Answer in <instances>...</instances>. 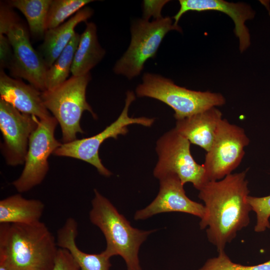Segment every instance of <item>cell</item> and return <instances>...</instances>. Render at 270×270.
Segmentation results:
<instances>
[{
  "label": "cell",
  "instance_id": "obj_1",
  "mask_svg": "<svg viewBox=\"0 0 270 270\" xmlns=\"http://www.w3.org/2000/svg\"><path fill=\"white\" fill-rule=\"evenodd\" d=\"M248 170L209 181L198 190V197L206 209L200 227L206 228L208 240L218 252L224 250L226 244L250 224L252 209L248 201Z\"/></svg>",
  "mask_w": 270,
  "mask_h": 270
},
{
  "label": "cell",
  "instance_id": "obj_2",
  "mask_svg": "<svg viewBox=\"0 0 270 270\" xmlns=\"http://www.w3.org/2000/svg\"><path fill=\"white\" fill-rule=\"evenodd\" d=\"M42 222L0 224V260L9 270H52L58 248Z\"/></svg>",
  "mask_w": 270,
  "mask_h": 270
},
{
  "label": "cell",
  "instance_id": "obj_3",
  "mask_svg": "<svg viewBox=\"0 0 270 270\" xmlns=\"http://www.w3.org/2000/svg\"><path fill=\"white\" fill-rule=\"evenodd\" d=\"M94 194L89 218L105 237L106 246L102 252L110 258L120 256L124 260L128 270H142L139 250L155 230H142L132 227L107 198L96 189Z\"/></svg>",
  "mask_w": 270,
  "mask_h": 270
},
{
  "label": "cell",
  "instance_id": "obj_4",
  "mask_svg": "<svg viewBox=\"0 0 270 270\" xmlns=\"http://www.w3.org/2000/svg\"><path fill=\"white\" fill-rule=\"evenodd\" d=\"M136 92L138 97L154 98L172 108L176 120L222 106L226 102L220 93L188 90L176 85L170 78L150 72L143 74Z\"/></svg>",
  "mask_w": 270,
  "mask_h": 270
},
{
  "label": "cell",
  "instance_id": "obj_5",
  "mask_svg": "<svg viewBox=\"0 0 270 270\" xmlns=\"http://www.w3.org/2000/svg\"><path fill=\"white\" fill-rule=\"evenodd\" d=\"M90 80V73L80 76H72L56 88L42 92L45 106L60 126L63 143L74 140L78 133L84 132L80 120L84 111L96 118L86 100V90Z\"/></svg>",
  "mask_w": 270,
  "mask_h": 270
},
{
  "label": "cell",
  "instance_id": "obj_6",
  "mask_svg": "<svg viewBox=\"0 0 270 270\" xmlns=\"http://www.w3.org/2000/svg\"><path fill=\"white\" fill-rule=\"evenodd\" d=\"M171 30L182 32L169 16L161 17L152 21L143 18L135 19L131 24L130 42L124 54L114 64L113 72L128 80L139 76L145 62L154 58L166 35Z\"/></svg>",
  "mask_w": 270,
  "mask_h": 270
},
{
  "label": "cell",
  "instance_id": "obj_7",
  "mask_svg": "<svg viewBox=\"0 0 270 270\" xmlns=\"http://www.w3.org/2000/svg\"><path fill=\"white\" fill-rule=\"evenodd\" d=\"M0 34L7 36L12 48L13 58L8 68L11 74L27 80L40 92L46 90L48 68L39 52L32 47L26 28L8 4H0Z\"/></svg>",
  "mask_w": 270,
  "mask_h": 270
},
{
  "label": "cell",
  "instance_id": "obj_8",
  "mask_svg": "<svg viewBox=\"0 0 270 270\" xmlns=\"http://www.w3.org/2000/svg\"><path fill=\"white\" fill-rule=\"evenodd\" d=\"M190 144L174 128L161 136L156 143L158 158L154 176L159 180L168 174H174L184 185L190 182L198 190L209 182L203 165L193 158Z\"/></svg>",
  "mask_w": 270,
  "mask_h": 270
},
{
  "label": "cell",
  "instance_id": "obj_9",
  "mask_svg": "<svg viewBox=\"0 0 270 270\" xmlns=\"http://www.w3.org/2000/svg\"><path fill=\"white\" fill-rule=\"evenodd\" d=\"M135 98L134 94L128 91L124 108L114 122L92 136L62 144L53 154L83 160L94 166L101 175L106 177L110 176L112 172L104 167L99 156V148L102 142L109 138L116 139L119 135H125L128 132V126L130 124H138L150 127L154 121V118H134L128 116L129 107Z\"/></svg>",
  "mask_w": 270,
  "mask_h": 270
},
{
  "label": "cell",
  "instance_id": "obj_10",
  "mask_svg": "<svg viewBox=\"0 0 270 270\" xmlns=\"http://www.w3.org/2000/svg\"><path fill=\"white\" fill-rule=\"evenodd\" d=\"M250 139L243 128L222 118L202 164L209 181L222 179L241 163Z\"/></svg>",
  "mask_w": 270,
  "mask_h": 270
},
{
  "label": "cell",
  "instance_id": "obj_11",
  "mask_svg": "<svg viewBox=\"0 0 270 270\" xmlns=\"http://www.w3.org/2000/svg\"><path fill=\"white\" fill-rule=\"evenodd\" d=\"M58 121L54 116L39 120L29 140L24 166L12 185L20 192L40 184L48 170V158L62 144L54 136Z\"/></svg>",
  "mask_w": 270,
  "mask_h": 270
},
{
  "label": "cell",
  "instance_id": "obj_12",
  "mask_svg": "<svg viewBox=\"0 0 270 270\" xmlns=\"http://www.w3.org/2000/svg\"><path fill=\"white\" fill-rule=\"evenodd\" d=\"M38 121L37 117L22 113L0 99V130L3 138L0 148L8 165L24 163L30 138Z\"/></svg>",
  "mask_w": 270,
  "mask_h": 270
},
{
  "label": "cell",
  "instance_id": "obj_13",
  "mask_svg": "<svg viewBox=\"0 0 270 270\" xmlns=\"http://www.w3.org/2000/svg\"><path fill=\"white\" fill-rule=\"evenodd\" d=\"M159 192L146 207L136 212V220H144L160 213L180 212L202 219L205 214L204 205L188 198L178 176L168 174L160 179Z\"/></svg>",
  "mask_w": 270,
  "mask_h": 270
},
{
  "label": "cell",
  "instance_id": "obj_14",
  "mask_svg": "<svg viewBox=\"0 0 270 270\" xmlns=\"http://www.w3.org/2000/svg\"><path fill=\"white\" fill-rule=\"evenodd\" d=\"M179 3L180 10L172 18L175 25H178L180 18L188 11L220 12L228 16L234 22V33L239 40L240 52H244L250 46V34L245 22L253 19L256 14L250 5L244 2H230L222 0H180Z\"/></svg>",
  "mask_w": 270,
  "mask_h": 270
},
{
  "label": "cell",
  "instance_id": "obj_15",
  "mask_svg": "<svg viewBox=\"0 0 270 270\" xmlns=\"http://www.w3.org/2000/svg\"><path fill=\"white\" fill-rule=\"evenodd\" d=\"M0 97L20 112L39 120L51 116L43 102L42 92L20 80L10 78L3 70H0Z\"/></svg>",
  "mask_w": 270,
  "mask_h": 270
},
{
  "label": "cell",
  "instance_id": "obj_16",
  "mask_svg": "<svg viewBox=\"0 0 270 270\" xmlns=\"http://www.w3.org/2000/svg\"><path fill=\"white\" fill-rule=\"evenodd\" d=\"M222 112L216 107L182 120H178L176 130L190 144L197 145L208 152L213 143Z\"/></svg>",
  "mask_w": 270,
  "mask_h": 270
},
{
  "label": "cell",
  "instance_id": "obj_17",
  "mask_svg": "<svg viewBox=\"0 0 270 270\" xmlns=\"http://www.w3.org/2000/svg\"><path fill=\"white\" fill-rule=\"evenodd\" d=\"M93 14L94 10L86 6L66 22L46 30L39 52L48 68L52 65L74 35L76 26L82 22H86Z\"/></svg>",
  "mask_w": 270,
  "mask_h": 270
},
{
  "label": "cell",
  "instance_id": "obj_18",
  "mask_svg": "<svg viewBox=\"0 0 270 270\" xmlns=\"http://www.w3.org/2000/svg\"><path fill=\"white\" fill-rule=\"evenodd\" d=\"M78 224L70 218L57 232L56 242L59 248L67 250L78 264L80 270H109L110 258L102 252L99 254H89L80 250L76 242Z\"/></svg>",
  "mask_w": 270,
  "mask_h": 270
},
{
  "label": "cell",
  "instance_id": "obj_19",
  "mask_svg": "<svg viewBox=\"0 0 270 270\" xmlns=\"http://www.w3.org/2000/svg\"><path fill=\"white\" fill-rule=\"evenodd\" d=\"M106 53L98 42L96 24L86 22L74 56L71 68L72 76H80L90 73V70L103 59Z\"/></svg>",
  "mask_w": 270,
  "mask_h": 270
},
{
  "label": "cell",
  "instance_id": "obj_20",
  "mask_svg": "<svg viewBox=\"0 0 270 270\" xmlns=\"http://www.w3.org/2000/svg\"><path fill=\"white\" fill-rule=\"evenodd\" d=\"M44 208V203L26 199L20 194L0 201V224H33L40 222Z\"/></svg>",
  "mask_w": 270,
  "mask_h": 270
},
{
  "label": "cell",
  "instance_id": "obj_21",
  "mask_svg": "<svg viewBox=\"0 0 270 270\" xmlns=\"http://www.w3.org/2000/svg\"><path fill=\"white\" fill-rule=\"evenodd\" d=\"M52 0H12L7 2L26 17L30 34L35 38L44 37L46 20Z\"/></svg>",
  "mask_w": 270,
  "mask_h": 270
},
{
  "label": "cell",
  "instance_id": "obj_22",
  "mask_svg": "<svg viewBox=\"0 0 270 270\" xmlns=\"http://www.w3.org/2000/svg\"><path fill=\"white\" fill-rule=\"evenodd\" d=\"M80 38V34L76 32L52 65L48 68L45 80L46 90L54 88L68 80Z\"/></svg>",
  "mask_w": 270,
  "mask_h": 270
},
{
  "label": "cell",
  "instance_id": "obj_23",
  "mask_svg": "<svg viewBox=\"0 0 270 270\" xmlns=\"http://www.w3.org/2000/svg\"><path fill=\"white\" fill-rule=\"evenodd\" d=\"M93 0H52L46 20V30L56 28Z\"/></svg>",
  "mask_w": 270,
  "mask_h": 270
},
{
  "label": "cell",
  "instance_id": "obj_24",
  "mask_svg": "<svg viewBox=\"0 0 270 270\" xmlns=\"http://www.w3.org/2000/svg\"><path fill=\"white\" fill-rule=\"evenodd\" d=\"M198 270H270V260L258 265H242L233 262L223 250L218 252L216 256L207 260Z\"/></svg>",
  "mask_w": 270,
  "mask_h": 270
},
{
  "label": "cell",
  "instance_id": "obj_25",
  "mask_svg": "<svg viewBox=\"0 0 270 270\" xmlns=\"http://www.w3.org/2000/svg\"><path fill=\"white\" fill-rule=\"evenodd\" d=\"M248 201L252 210L256 214L254 232H262L267 228H270V195L262 197L248 196Z\"/></svg>",
  "mask_w": 270,
  "mask_h": 270
},
{
  "label": "cell",
  "instance_id": "obj_26",
  "mask_svg": "<svg viewBox=\"0 0 270 270\" xmlns=\"http://www.w3.org/2000/svg\"><path fill=\"white\" fill-rule=\"evenodd\" d=\"M52 270H80V268L68 250L58 248Z\"/></svg>",
  "mask_w": 270,
  "mask_h": 270
},
{
  "label": "cell",
  "instance_id": "obj_27",
  "mask_svg": "<svg viewBox=\"0 0 270 270\" xmlns=\"http://www.w3.org/2000/svg\"><path fill=\"white\" fill-rule=\"evenodd\" d=\"M13 50L7 36L0 34V70L8 69L13 58Z\"/></svg>",
  "mask_w": 270,
  "mask_h": 270
},
{
  "label": "cell",
  "instance_id": "obj_28",
  "mask_svg": "<svg viewBox=\"0 0 270 270\" xmlns=\"http://www.w3.org/2000/svg\"><path fill=\"white\" fill-rule=\"evenodd\" d=\"M169 0H144L142 5L143 18L148 20L152 16L154 19L162 17L161 11Z\"/></svg>",
  "mask_w": 270,
  "mask_h": 270
}]
</instances>
